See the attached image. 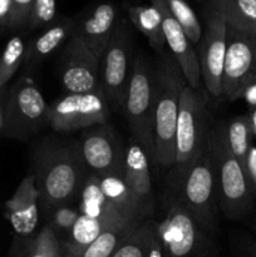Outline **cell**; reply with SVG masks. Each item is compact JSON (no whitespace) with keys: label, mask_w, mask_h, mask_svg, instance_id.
Segmentation results:
<instances>
[{"label":"cell","mask_w":256,"mask_h":257,"mask_svg":"<svg viewBox=\"0 0 256 257\" xmlns=\"http://www.w3.org/2000/svg\"><path fill=\"white\" fill-rule=\"evenodd\" d=\"M207 150L218 207L230 220L245 217L252 205L255 187L247 170L231 152L225 123H217L210 128Z\"/></svg>","instance_id":"cell-1"},{"label":"cell","mask_w":256,"mask_h":257,"mask_svg":"<svg viewBox=\"0 0 256 257\" xmlns=\"http://www.w3.org/2000/svg\"><path fill=\"white\" fill-rule=\"evenodd\" d=\"M35 176L40 198L48 207H62L82 191L88 167L78 143L48 145L38 160Z\"/></svg>","instance_id":"cell-2"},{"label":"cell","mask_w":256,"mask_h":257,"mask_svg":"<svg viewBox=\"0 0 256 257\" xmlns=\"http://www.w3.org/2000/svg\"><path fill=\"white\" fill-rule=\"evenodd\" d=\"M185 77L172 55H163L156 72L155 160L161 167L176 162V125Z\"/></svg>","instance_id":"cell-3"},{"label":"cell","mask_w":256,"mask_h":257,"mask_svg":"<svg viewBox=\"0 0 256 257\" xmlns=\"http://www.w3.org/2000/svg\"><path fill=\"white\" fill-rule=\"evenodd\" d=\"M207 94V90L201 88L193 89L187 84L181 92L176 125L175 180L181 177L192 166L207 145L211 128Z\"/></svg>","instance_id":"cell-4"},{"label":"cell","mask_w":256,"mask_h":257,"mask_svg":"<svg viewBox=\"0 0 256 257\" xmlns=\"http://www.w3.org/2000/svg\"><path fill=\"white\" fill-rule=\"evenodd\" d=\"M156 73L142 57H136L131 68L124 109L136 142L148 158L155 160Z\"/></svg>","instance_id":"cell-5"},{"label":"cell","mask_w":256,"mask_h":257,"mask_svg":"<svg viewBox=\"0 0 256 257\" xmlns=\"http://www.w3.org/2000/svg\"><path fill=\"white\" fill-rule=\"evenodd\" d=\"M163 257H218V248L187 208L173 201L165 218L157 222Z\"/></svg>","instance_id":"cell-6"},{"label":"cell","mask_w":256,"mask_h":257,"mask_svg":"<svg viewBox=\"0 0 256 257\" xmlns=\"http://www.w3.org/2000/svg\"><path fill=\"white\" fill-rule=\"evenodd\" d=\"M175 186L178 187L177 201L187 208L208 235H215L218 226V205L207 145L192 166L181 177L176 178Z\"/></svg>","instance_id":"cell-7"},{"label":"cell","mask_w":256,"mask_h":257,"mask_svg":"<svg viewBox=\"0 0 256 257\" xmlns=\"http://www.w3.org/2000/svg\"><path fill=\"white\" fill-rule=\"evenodd\" d=\"M109 103L103 90L92 93H68L48 107V124L58 132L104 124Z\"/></svg>","instance_id":"cell-8"},{"label":"cell","mask_w":256,"mask_h":257,"mask_svg":"<svg viewBox=\"0 0 256 257\" xmlns=\"http://www.w3.org/2000/svg\"><path fill=\"white\" fill-rule=\"evenodd\" d=\"M59 74L68 93H92L103 90L102 64L88 49L75 30L60 53Z\"/></svg>","instance_id":"cell-9"},{"label":"cell","mask_w":256,"mask_h":257,"mask_svg":"<svg viewBox=\"0 0 256 257\" xmlns=\"http://www.w3.org/2000/svg\"><path fill=\"white\" fill-rule=\"evenodd\" d=\"M131 33L127 22L120 20L115 25L110 42L103 54L102 88L108 103L114 108H124L131 75Z\"/></svg>","instance_id":"cell-10"},{"label":"cell","mask_w":256,"mask_h":257,"mask_svg":"<svg viewBox=\"0 0 256 257\" xmlns=\"http://www.w3.org/2000/svg\"><path fill=\"white\" fill-rule=\"evenodd\" d=\"M256 77V37L227 25L222 73V95L236 100L242 88Z\"/></svg>","instance_id":"cell-11"},{"label":"cell","mask_w":256,"mask_h":257,"mask_svg":"<svg viewBox=\"0 0 256 257\" xmlns=\"http://www.w3.org/2000/svg\"><path fill=\"white\" fill-rule=\"evenodd\" d=\"M78 145L87 167L98 177H124L125 148L110 128L93 125L83 133Z\"/></svg>","instance_id":"cell-12"},{"label":"cell","mask_w":256,"mask_h":257,"mask_svg":"<svg viewBox=\"0 0 256 257\" xmlns=\"http://www.w3.org/2000/svg\"><path fill=\"white\" fill-rule=\"evenodd\" d=\"M200 45L201 77L206 90L212 97L222 95V73L227 40V23L216 9L212 10L206 24L205 35Z\"/></svg>","instance_id":"cell-13"},{"label":"cell","mask_w":256,"mask_h":257,"mask_svg":"<svg viewBox=\"0 0 256 257\" xmlns=\"http://www.w3.org/2000/svg\"><path fill=\"white\" fill-rule=\"evenodd\" d=\"M151 3L160 10L166 44L170 48L173 59L177 62L186 83L193 89H200L202 80L200 60L192 43L188 40L182 28L171 14L166 0H151Z\"/></svg>","instance_id":"cell-14"},{"label":"cell","mask_w":256,"mask_h":257,"mask_svg":"<svg viewBox=\"0 0 256 257\" xmlns=\"http://www.w3.org/2000/svg\"><path fill=\"white\" fill-rule=\"evenodd\" d=\"M39 198L35 176L29 175L20 182L14 195L5 203L8 217L18 235L28 236L37 228L39 221Z\"/></svg>","instance_id":"cell-15"},{"label":"cell","mask_w":256,"mask_h":257,"mask_svg":"<svg viewBox=\"0 0 256 257\" xmlns=\"http://www.w3.org/2000/svg\"><path fill=\"white\" fill-rule=\"evenodd\" d=\"M148 156L135 140L125 148L124 181L136 197L143 206L146 215L150 218L153 213V190L151 181Z\"/></svg>","instance_id":"cell-16"},{"label":"cell","mask_w":256,"mask_h":257,"mask_svg":"<svg viewBox=\"0 0 256 257\" xmlns=\"http://www.w3.org/2000/svg\"><path fill=\"white\" fill-rule=\"evenodd\" d=\"M117 25V9L112 3H100L84 19L77 32L88 49L102 60Z\"/></svg>","instance_id":"cell-17"},{"label":"cell","mask_w":256,"mask_h":257,"mask_svg":"<svg viewBox=\"0 0 256 257\" xmlns=\"http://www.w3.org/2000/svg\"><path fill=\"white\" fill-rule=\"evenodd\" d=\"M15 113L25 130L35 131L48 123V105L40 90L27 80L15 90Z\"/></svg>","instance_id":"cell-18"},{"label":"cell","mask_w":256,"mask_h":257,"mask_svg":"<svg viewBox=\"0 0 256 257\" xmlns=\"http://www.w3.org/2000/svg\"><path fill=\"white\" fill-rule=\"evenodd\" d=\"M100 187L108 201L125 218L140 223L147 220L148 217L143 210V206L128 187L124 178L107 176V177L100 178Z\"/></svg>","instance_id":"cell-19"},{"label":"cell","mask_w":256,"mask_h":257,"mask_svg":"<svg viewBox=\"0 0 256 257\" xmlns=\"http://www.w3.org/2000/svg\"><path fill=\"white\" fill-rule=\"evenodd\" d=\"M80 192H82V201H80L79 212L82 215L97 218L103 222H110L119 217H124L105 197L100 187V178L95 173L92 172L88 175Z\"/></svg>","instance_id":"cell-20"},{"label":"cell","mask_w":256,"mask_h":257,"mask_svg":"<svg viewBox=\"0 0 256 257\" xmlns=\"http://www.w3.org/2000/svg\"><path fill=\"white\" fill-rule=\"evenodd\" d=\"M77 30V25L73 19L64 18L48 28L33 42L30 49L27 52V58L34 64H38L49 57L55 49L60 47L70 35Z\"/></svg>","instance_id":"cell-21"},{"label":"cell","mask_w":256,"mask_h":257,"mask_svg":"<svg viewBox=\"0 0 256 257\" xmlns=\"http://www.w3.org/2000/svg\"><path fill=\"white\" fill-rule=\"evenodd\" d=\"M140 222H135L125 217H120L105 226L94 240V242L83 252L80 257H110L118 246L130 236Z\"/></svg>","instance_id":"cell-22"},{"label":"cell","mask_w":256,"mask_h":257,"mask_svg":"<svg viewBox=\"0 0 256 257\" xmlns=\"http://www.w3.org/2000/svg\"><path fill=\"white\" fill-rule=\"evenodd\" d=\"M128 17L135 25L148 39L155 50H162L166 40L162 29V17L155 5H130Z\"/></svg>","instance_id":"cell-23"},{"label":"cell","mask_w":256,"mask_h":257,"mask_svg":"<svg viewBox=\"0 0 256 257\" xmlns=\"http://www.w3.org/2000/svg\"><path fill=\"white\" fill-rule=\"evenodd\" d=\"M110 222H103L97 218L88 217V216L80 213L79 218L70 231V238L68 240V242L63 245V257L82 256L83 252L94 242L95 238L104 230L105 226L109 225Z\"/></svg>","instance_id":"cell-24"},{"label":"cell","mask_w":256,"mask_h":257,"mask_svg":"<svg viewBox=\"0 0 256 257\" xmlns=\"http://www.w3.org/2000/svg\"><path fill=\"white\" fill-rule=\"evenodd\" d=\"M213 9L223 15L228 27L256 37V0H226L215 3Z\"/></svg>","instance_id":"cell-25"},{"label":"cell","mask_w":256,"mask_h":257,"mask_svg":"<svg viewBox=\"0 0 256 257\" xmlns=\"http://www.w3.org/2000/svg\"><path fill=\"white\" fill-rule=\"evenodd\" d=\"M156 236L157 222L152 218H147L130 233L110 257H150Z\"/></svg>","instance_id":"cell-26"},{"label":"cell","mask_w":256,"mask_h":257,"mask_svg":"<svg viewBox=\"0 0 256 257\" xmlns=\"http://www.w3.org/2000/svg\"><path fill=\"white\" fill-rule=\"evenodd\" d=\"M226 135L230 150L236 160L246 168V160L251 148V132L250 120L248 115H240L236 117L226 125Z\"/></svg>","instance_id":"cell-27"},{"label":"cell","mask_w":256,"mask_h":257,"mask_svg":"<svg viewBox=\"0 0 256 257\" xmlns=\"http://www.w3.org/2000/svg\"><path fill=\"white\" fill-rule=\"evenodd\" d=\"M171 14L180 24L186 37L192 44H196L202 38V28L197 15L185 0H166Z\"/></svg>","instance_id":"cell-28"},{"label":"cell","mask_w":256,"mask_h":257,"mask_svg":"<svg viewBox=\"0 0 256 257\" xmlns=\"http://www.w3.org/2000/svg\"><path fill=\"white\" fill-rule=\"evenodd\" d=\"M25 54V47L20 37H13L5 45L0 57V88L15 74Z\"/></svg>","instance_id":"cell-29"},{"label":"cell","mask_w":256,"mask_h":257,"mask_svg":"<svg viewBox=\"0 0 256 257\" xmlns=\"http://www.w3.org/2000/svg\"><path fill=\"white\" fill-rule=\"evenodd\" d=\"M28 257H63V245L58 240L53 226L47 225L32 241Z\"/></svg>","instance_id":"cell-30"},{"label":"cell","mask_w":256,"mask_h":257,"mask_svg":"<svg viewBox=\"0 0 256 257\" xmlns=\"http://www.w3.org/2000/svg\"><path fill=\"white\" fill-rule=\"evenodd\" d=\"M57 14V0H34L30 13L28 27L29 29H38L49 24Z\"/></svg>","instance_id":"cell-31"},{"label":"cell","mask_w":256,"mask_h":257,"mask_svg":"<svg viewBox=\"0 0 256 257\" xmlns=\"http://www.w3.org/2000/svg\"><path fill=\"white\" fill-rule=\"evenodd\" d=\"M34 0H12V19L10 27H23L29 22Z\"/></svg>","instance_id":"cell-32"},{"label":"cell","mask_w":256,"mask_h":257,"mask_svg":"<svg viewBox=\"0 0 256 257\" xmlns=\"http://www.w3.org/2000/svg\"><path fill=\"white\" fill-rule=\"evenodd\" d=\"M79 216V211H75L74 208L67 207V206H62L53 215V225L59 230L70 232Z\"/></svg>","instance_id":"cell-33"},{"label":"cell","mask_w":256,"mask_h":257,"mask_svg":"<svg viewBox=\"0 0 256 257\" xmlns=\"http://www.w3.org/2000/svg\"><path fill=\"white\" fill-rule=\"evenodd\" d=\"M242 98L250 107L256 108V77H253L245 87L242 88L240 93V97Z\"/></svg>","instance_id":"cell-34"},{"label":"cell","mask_w":256,"mask_h":257,"mask_svg":"<svg viewBox=\"0 0 256 257\" xmlns=\"http://www.w3.org/2000/svg\"><path fill=\"white\" fill-rule=\"evenodd\" d=\"M246 170H247L248 177H250L251 182H252L253 187L256 190V147L251 146L250 152L247 155V160H246Z\"/></svg>","instance_id":"cell-35"},{"label":"cell","mask_w":256,"mask_h":257,"mask_svg":"<svg viewBox=\"0 0 256 257\" xmlns=\"http://www.w3.org/2000/svg\"><path fill=\"white\" fill-rule=\"evenodd\" d=\"M12 0H0V25H10Z\"/></svg>","instance_id":"cell-36"},{"label":"cell","mask_w":256,"mask_h":257,"mask_svg":"<svg viewBox=\"0 0 256 257\" xmlns=\"http://www.w3.org/2000/svg\"><path fill=\"white\" fill-rule=\"evenodd\" d=\"M150 257H163L162 245H161V241H160V237H158V233H157V236H156L155 240H153L152 247H151Z\"/></svg>","instance_id":"cell-37"},{"label":"cell","mask_w":256,"mask_h":257,"mask_svg":"<svg viewBox=\"0 0 256 257\" xmlns=\"http://www.w3.org/2000/svg\"><path fill=\"white\" fill-rule=\"evenodd\" d=\"M242 257H256V250L253 248L252 242L245 243L242 247Z\"/></svg>","instance_id":"cell-38"},{"label":"cell","mask_w":256,"mask_h":257,"mask_svg":"<svg viewBox=\"0 0 256 257\" xmlns=\"http://www.w3.org/2000/svg\"><path fill=\"white\" fill-rule=\"evenodd\" d=\"M248 120H250V127H251V132H252V136L253 137H256V108H253L251 114L248 115Z\"/></svg>","instance_id":"cell-39"},{"label":"cell","mask_w":256,"mask_h":257,"mask_svg":"<svg viewBox=\"0 0 256 257\" xmlns=\"http://www.w3.org/2000/svg\"><path fill=\"white\" fill-rule=\"evenodd\" d=\"M213 3H221V2H226V0H212Z\"/></svg>","instance_id":"cell-40"},{"label":"cell","mask_w":256,"mask_h":257,"mask_svg":"<svg viewBox=\"0 0 256 257\" xmlns=\"http://www.w3.org/2000/svg\"><path fill=\"white\" fill-rule=\"evenodd\" d=\"M2 123H3V119H2V113H0V128H2Z\"/></svg>","instance_id":"cell-41"},{"label":"cell","mask_w":256,"mask_h":257,"mask_svg":"<svg viewBox=\"0 0 256 257\" xmlns=\"http://www.w3.org/2000/svg\"><path fill=\"white\" fill-rule=\"evenodd\" d=\"M252 246H253V248H255V250H256V243L255 242H252Z\"/></svg>","instance_id":"cell-42"},{"label":"cell","mask_w":256,"mask_h":257,"mask_svg":"<svg viewBox=\"0 0 256 257\" xmlns=\"http://www.w3.org/2000/svg\"><path fill=\"white\" fill-rule=\"evenodd\" d=\"M20 257H23V256H20ZM27 257H28V256H27Z\"/></svg>","instance_id":"cell-43"}]
</instances>
